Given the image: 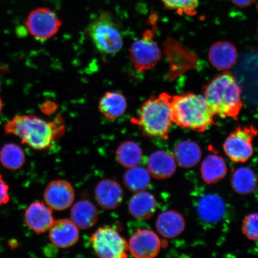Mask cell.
<instances>
[{
    "label": "cell",
    "mask_w": 258,
    "mask_h": 258,
    "mask_svg": "<svg viewBox=\"0 0 258 258\" xmlns=\"http://www.w3.org/2000/svg\"><path fill=\"white\" fill-rule=\"evenodd\" d=\"M25 220L28 227L37 233L49 230L54 221L51 209L41 202L32 203L25 212Z\"/></svg>",
    "instance_id": "obj_14"
},
{
    "label": "cell",
    "mask_w": 258,
    "mask_h": 258,
    "mask_svg": "<svg viewBox=\"0 0 258 258\" xmlns=\"http://www.w3.org/2000/svg\"><path fill=\"white\" fill-rule=\"evenodd\" d=\"M171 112L173 123L190 130L203 132L215 124L204 97L192 93L172 96Z\"/></svg>",
    "instance_id": "obj_3"
},
{
    "label": "cell",
    "mask_w": 258,
    "mask_h": 258,
    "mask_svg": "<svg viewBox=\"0 0 258 258\" xmlns=\"http://www.w3.org/2000/svg\"><path fill=\"white\" fill-rule=\"evenodd\" d=\"M143 158V150L134 141H125L116 151V159L122 166L131 168L138 166Z\"/></svg>",
    "instance_id": "obj_24"
},
{
    "label": "cell",
    "mask_w": 258,
    "mask_h": 258,
    "mask_svg": "<svg viewBox=\"0 0 258 258\" xmlns=\"http://www.w3.org/2000/svg\"><path fill=\"white\" fill-rule=\"evenodd\" d=\"M25 161L24 151L18 145L9 143L0 151V162L5 168L16 170L21 169Z\"/></svg>",
    "instance_id": "obj_27"
},
{
    "label": "cell",
    "mask_w": 258,
    "mask_h": 258,
    "mask_svg": "<svg viewBox=\"0 0 258 258\" xmlns=\"http://www.w3.org/2000/svg\"><path fill=\"white\" fill-rule=\"evenodd\" d=\"M9 186L0 175V206L5 205L9 202Z\"/></svg>",
    "instance_id": "obj_30"
},
{
    "label": "cell",
    "mask_w": 258,
    "mask_h": 258,
    "mask_svg": "<svg viewBox=\"0 0 258 258\" xmlns=\"http://www.w3.org/2000/svg\"><path fill=\"white\" fill-rule=\"evenodd\" d=\"M5 131L6 134L18 137L22 143L33 149L44 150L62 136L64 128L36 116L22 115L16 116L6 123Z\"/></svg>",
    "instance_id": "obj_1"
},
{
    "label": "cell",
    "mask_w": 258,
    "mask_h": 258,
    "mask_svg": "<svg viewBox=\"0 0 258 258\" xmlns=\"http://www.w3.org/2000/svg\"><path fill=\"white\" fill-rule=\"evenodd\" d=\"M257 177L252 170L246 167L237 169L231 178V185L235 192L248 195L256 188Z\"/></svg>",
    "instance_id": "obj_25"
},
{
    "label": "cell",
    "mask_w": 258,
    "mask_h": 258,
    "mask_svg": "<svg viewBox=\"0 0 258 258\" xmlns=\"http://www.w3.org/2000/svg\"><path fill=\"white\" fill-rule=\"evenodd\" d=\"M204 98L214 115L237 120L243 102L240 87L230 73L219 74L206 85Z\"/></svg>",
    "instance_id": "obj_2"
},
{
    "label": "cell",
    "mask_w": 258,
    "mask_h": 258,
    "mask_svg": "<svg viewBox=\"0 0 258 258\" xmlns=\"http://www.w3.org/2000/svg\"><path fill=\"white\" fill-rule=\"evenodd\" d=\"M88 33L97 50L105 55L118 52L123 44L120 27L108 12H104L90 22Z\"/></svg>",
    "instance_id": "obj_5"
},
{
    "label": "cell",
    "mask_w": 258,
    "mask_h": 258,
    "mask_svg": "<svg viewBox=\"0 0 258 258\" xmlns=\"http://www.w3.org/2000/svg\"><path fill=\"white\" fill-rule=\"evenodd\" d=\"M79 228L67 219L54 221L49 229L50 240L54 246L67 249L74 246L79 239Z\"/></svg>",
    "instance_id": "obj_13"
},
{
    "label": "cell",
    "mask_w": 258,
    "mask_h": 258,
    "mask_svg": "<svg viewBox=\"0 0 258 258\" xmlns=\"http://www.w3.org/2000/svg\"><path fill=\"white\" fill-rule=\"evenodd\" d=\"M2 109V101L1 98H0V112H1Z\"/></svg>",
    "instance_id": "obj_32"
},
{
    "label": "cell",
    "mask_w": 258,
    "mask_h": 258,
    "mask_svg": "<svg viewBox=\"0 0 258 258\" xmlns=\"http://www.w3.org/2000/svg\"><path fill=\"white\" fill-rule=\"evenodd\" d=\"M227 172V167L223 158L218 155H209L203 161L201 173L206 183L217 182L223 179Z\"/></svg>",
    "instance_id": "obj_23"
},
{
    "label": "cell",
    "mask_w": 258,
    "mask_h": 258,
    "mask_svg": "<svg viewBox=\"0 0 258 258\" xmlns=\"http://www.w3.org/2000/svg\"><path fill=\"white\" fill-rule=\"evenodd\" d=\"M174 158L180 166L190 168L201 160V148L195 142L183 141L176 145L174 149Z\"/></svg>",
    "instance_id": "obj_22"
},
{
    "label": "cell",
    "mask_w": 258,
    "mask_h": 258,
    "mask_svg": "<svg viewBox=\"0 0 258 258\" xmlns=\"http://www.w3.org/2000/svg\"><path fill=\"white\" fill-rule=\"evenodd\" d=\"M235 5L240 8H246L253 4L256 0H231Z\"/></svg>",
    "instance_id": "obj_31"
},
{
    "label": "cell",
    "mask_w": 258,
    "mask_h": 258,
    "mask_svg": "<svg viewBox=\"0 0 258 258\" xmlns=\"http://www.w3.org/2000/svg\"><path fill=\"white\" fill-rule=\"evenodd\" d=\"M167 9L190 16L197 14L199 0H161Z\"/></svg>",
    "instance_id": "obj_28"
},
{
    "label": "cell",
    "mask_w": 258,
    "mask_h": 258,
    "mask_svg": "<svg viewBox=\"0 0 258 258\" xmlns=\"http://www.w3.org/2000/svg\"><path fill=\"white\" fill-rule=\"evenodd\" d=\"M62 22L52 10L40 8L28 15L25 26L30 34L37 40L50 39L59 31Z\"/></svg>",
    "instance_id": "obj_9"
},
{
    "label": "cell",
    "mask_w": 258,
    "mask_h": 258,
    "mask_svg": "<svg viewBox=\"0 0 258 258\" xmlns=\"http://www.w3.org/2000/svg\"><path fill=\"white\" fill-rule=\"evenodd\" d=\"M172 96L166 93L151 96L141 106L132 123L138 125L143 133L150 138L167 139L173 123L171 112Z\"/></svg>",
    "instance_id": "obj_4"
},
{
    "label": "cell",
    "mask_w": 258,
    "mask_h": 258,
    "mask_svg": "<svg viewBox=\"0 0 258 258\" xmlns=\"http://www.w3.org/2000/svg\"><path fill=\"white\" fill-rule=\"evenodd\" d=\"M157 208L155 197L145 190L135 192L128 203L129 212L139 220H147L152 217Z\"/></svg>",
    "instance_id": "obj_18"
},
{
    "label": "cell",
    "mask_w": 258,
    "mask_h": 258,
    "mask_svg": "<svg viewBox=\"0 0 258 258\" xmlns=\"http://www.w3.org/2000/svg\"><path fill=\"white\" fill-rule=\"evenodd\" d=\"M176 161L170 154L164 151H157L148 159L147 169L151 176L158 179L168 178L176 169Z\"/></svg>",
    "instance_id": "obj_16"
},
{
    "label": "cell",
    "mask_w": 258,
    "mask_h": 258,
    "mask_svg": "<svg viewBox=\"0 0 258 258\" xmlns=\"http://www.w3.org/2000/svg\"><path fill=\"white\" fill-rule=\"evenodd\" d=\"M129 51L131 60L139 72L153 69L161 56L160 48L154 40V32L150 30L145 31L140 39L134 42Z\"/></svg>",
    "instance_id": "obj_7"
},
{
    "label": "cell",
    "mask_w": 258,
    "mask_h": 258,
    "mask_svg": "<svg viewBox=\"0 0 258 258\" xmlns=\"http://www.w3.org/2000/svg\"><path fill=\"white\" fill-rule=\"evenodd\" d=\"M75 199V191L71 183L58 179L51 181L44 190V199L51 210L62 211L69 208Z\"/></svg>",
    "instance_id": "obj_11"
},
{
    "label": "cell",
    "mask_w": 258,
    "mask_h": 258,
    "mask_svg": "<svg viewBox=\"0 0 258 258\" xmlns=\"http://www.w3.org/2000/svg\"><path fill=\"white\" fill-rule=\"evenodd\" d=\"M123 181L131 191H144L150 185L151 175L148 169L137 166L128 168L124 175Z\"/></svg>",
    "instance_id": "obj_26"
},
{
    "label": "cell",
    "mask_w": 258,
    "mask_h": 258,
    "mask_svg": "<svg viewBox=\"0 0 258 258\" xmlns=\"http://www.w3.org/2000/svg\"><path fill=\"white\" fill-rule=\"evenodd\" d=\"M242 231L251 240H258V213L247 215L242 224Z\"/></svg>",
    "instance_id": "obj_29"
},
{
    "label": "cell",
    "mask_w": 258,
    "mask_h": 258,
    "mask_svg": "<svg viewBox=\"0 0 258 258\" xmlns=\"http://www.w3.org/2000/svg\"><path fill=\"white\" fill-rule=\"evenodd\" d=\"M196 211L203 223L215 225L224 220L227 214V206L221 196L206 193L196 202Z\"/></svg>",
    "instance_id": "obj_10"
},
{
    "label": "cell",
    "mask_w": 258,
    "mask_h": 258,
    "mask_svg": "<svg viewBox=\"0 0 258 258\" xmlns=\"http://www.w3.org/2000/svg\"><path fill=\"white\" fill-rule=\"evenodd\" d=\"M127 106V100L121 93L107 92L100 99L98 108L105 118L114 120L123 115Z\"/></svg>",
    "instance_id": "obj_19"
},
{
    "label": "cell",
    "mask_w": 258,
    "mask_h": 258,
    "mask_svg": "<svg viewBox=\"0 0 258 258\" xmlns=\"http://www.w3.org/2000/svg\"><path fill=\"white\" fill-rule=\"evenodd\" d=\"M124 193L120 184L114 180L104 179L96 185L95 198L101 208L115 209L121 205Z\"/></svg>",
    "instance_id": "obj_15"
},
{
    "label": "cell",
    "mask_w": 258,
    "mask_h": 258,
    "mask_svg": "<svg viewBox=\"0 0 258 258\" xmlns=\"http://www.w3.org/2000/svg\"><path fill=\"white\" fill-rule=\"evenodd\" d=\"M184 219L179 213L169 210L161 213L156 222L158 232L164 237L172 238L184 230Z\"/></svg>",
    "instance_id": "obj_20"
},
{
    "label": "cell",
    "mask_w": 258,
    "mask_h": 258,
    "mask_svg": "<svg viewBox=\"0 0 258 258\" xmlns=\"http://www.w3.org/2000/svg\"><path fill=\"white\" fill-rule=\"evenodd\" d=\"M237 57L236 48L229 42L219 41L210 48V62L218 69L226 70L231 69L236 63Z\"/></svg>",
    "instance_id": "obj_17"
},
{
    "label": "cell",
    "mask_w": 258,
    "mask_h": 258,
    "mask_svg": "<svg viewBox=\"0 0 258 258\" xmlns=\"http://www.w3.org/2000/svg\"><path fill=\"white\" fill-rule=\"evenodd\" d=\"M71 218L79 229L88 230L96 224L98 219V212L92 203L88 201H80L73 206Z\"/></svg>",
    "instance_id": "obj_21"
},
{
    "label": "cell",
    "mask_w": 258,
    "mask_h": 258,
    "mask_svg": "<svg viewBox=\"0 0 258 258\" xmlns=\"http://www.w3.org/2000/svg\"><path fill=\"white\" fill-rule=\"evenodd\" d=\"M92 246L102 258H125L128 256V244L117 231L108 226L99 228L92 235Z\"/></svg>",
    "instance_id": "obj_6"
},
{
    "label": "cell",
    "mask_w": 258,
    "mask_h": 258,
    "mask_svg": "<svg viewBox=\"0 0 258 258\" xmlns=\"http://www.w3.org/2000/svg\"><path fill=\"white\" fill-rule=\"evenodd\" d=\"M257 131L253 125L238 127L231 132L225 141L224 149L231 161L243 163L253 153V141Z\"/></svg>",
    "instance_id": "obj_8"
},
{
    "label": "cell",
    "mask_w": 258,
    "mask_h": 258,
    "mask_svg": "<svg viewBox=\"0 0 258 258\" xmlns=\"http://www.w3.org/2000/svg\"><path fill=\"white\" fill-rule=\"evenodd\" d=\"M161 245L159 237L154 231L139 230L130 238L128 250L135 257L152 258L159 254Z\"/></svg>",
    "instance_id": "obj_12"
}]
</instances>
